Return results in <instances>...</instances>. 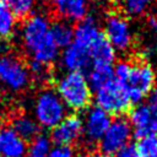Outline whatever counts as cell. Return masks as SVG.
Listing matches in <instances>:
<instances>
[{"label":"cell","instance_id":"obj_1","mask_svg":"<svg viewBox=\"0 0 157 157\" xmlns=\"http://www.w3.org/2000/svg\"><path fill=\"white\" fill-rule=\"evenodd\" d=\"M58 92L63 101L72 109L81 110L88 108L91 104L90 85L81 71H71L59 83Z\"/></svg>","mask_w":157,"mask_h":157},{"label":"cell","instance_id":"obj_2","mask_svg":"<svg viewBox=\"0 0 157 157\" xmlns=\"http://www.w3.org/2000/svg\"><path fill=\"white\" fill-rule=\"evenodd\" d=\"M97 107L115 118L130 113L132 104L129 99L125 85L115 78L107 82L97 91Z\"/></svg>","mask_w":157,"mask_h":157},{"label":"cell","instance_id":"obj_3","mask_svg":"<svg viewBox=\"0 0 157 157\" xmlns=\"http://www.w3.org/2000/svg\"><path fill=\"white\" fill-rule=\"evenodd\" d=\"M155 83L156 74L147 61L137 60L136 63L131 64L130 75L125 82L131 104H139L148 93L153 91Z\"/></svg>","mask_w":157,"mask_h":157},{"label":"cell","instance_id":"obj_4","mask_svg":"<svg viewBox=\"0 0 157 157\" xmlns=\"http://www.w3.org/2000/svg\"><path fill=\"white\" fill-rule=\"evenodd\" d=\"M132 135L130 121L124 117H117L110 121L109 128L99 141V148L104 155L117 153L120 148L129 144V140Z\"/></svg>","mask_w":157,"mask_h":157},{"label":"cell","instance_id":"obj_5","mask_svg":"<svg viewBox=\"0 0 157 157\" xmlns=\"http://www.w3.org/2000/svg\"><path fill=\"white\" fill-rule=\"evenodd\" d=\"M130 125H132V135L136 140L157 134V104L151 102L140 104L130 110Z\"/></svg>","mask_w":157,"mask_h":157},{"label":"cell","instance_id":"obj_6","mask_svg":"<svg viewBox=\"0 0 157 157\" xmlns=\"http://www.w3.org/2000/svg\"><path fill=\"white\" fill-rule=\"evenodd\" d=\"M36 114L43 126L54 128L64 118V107L53 92H44L38 98Z\"/></svg>","mask_w":157,"mask_h":157},{"label":"cell","instance_id":"obj_7","mask_svg":"<svg viewBox=\"0 0 157 157\" xmlns=\"http://www.w3.org/2000/svg\"><path fill=\"white\" fill-rule=\"evenodd\" d=\"M104 33L113 48H117L121 52L128 50L130 48L132 42L131 32L128 21L123 16L118 13L109 15L107 18Z\"/></svg>","mask_w":157,"mask_h":157},{"label":"cell","instance_id":"obj_8","mask_svg":"<svg viewBox=\"0 0 157 157\" xmlns=\"http://www.w3.org/2000/svg\"><path fill=\"white\" fill-rule=\"evenodd\" d=\"M81 132H82L81 119L76 114H71L53 128L50 132V139L59 147H69L76 142Z\"/></svg>","mask_w":157,"mask_h":157},{"label":"cell","instance_id":"obj_9","mask_svg":"<svg viewBox=\"0 0 157 157\" xmlns=\"http://www.w3.org/2000/svg\"><path fill=\"white\" fill-rule=\"evenodd\" d=\"M0 80L11 88L20 90L27 85L28 75L18 59L4 56L0 59Z\"/></svg>","mask_w":157,"mask_h":157},{"label":"cell","instance_id":"obj_10","mask_svg":"<svg viewBox=\"0 0 157 157\" xmlns=\"http://www.w3.org/2000/svg\"><path fill=\"white\" fill-rule=\"evenodd\" d=\"M109 125H110V115H108L99 107H93L87 115L85 134L90 141L98 142L105 134Z\"/></svg>","mask_w":157,"mask_h":157},{"label":"cell","instance_id":"obj_11","mask_svg":"<svg viewBox=\"0 0 157 157\" xmlns=\"http://www.w3.org/2000/svg\"><path fill=\"white\" fill-rule=\"evenodd\" d=\"M48 32V22L43 17L33 16L28 18L23 29V42L26 48L33 53Z\"/></svg>","mask_w":157,"mask_h":157},{"label":"cell","instance_id":"obj_12","mask_svg":"<svg viewBox=\"0 0 157 157\" xmlns=\"http://www.w3.org/2000/svg\"><path fill=\"white\" fill-rule=\"evenodd\" d=\"M92 63H98V64H108L112 65L115 59V50L110 42L108 40L107 36L104 32L98 33V37L96 40L92 43V45L88 49Z\"/></svg>","mask_w":157,"mask_h":157},{"label":"cell","instance_id":"obj_13","mask_svg":"<svg viewBox=\"0 0 157 157\" xmlns=\"http://www.w3.org/2000/svg\"><path fill=\"white\" fill-rule=\"evenodd\" d=\"M98 28L96 25V20L93 16H86L82 18L78 25L76 26V29L74 32V43L77 45L90 49L92 43L98 37Z\"/></svg>","mask_w":157,"mask_h":157},{"label":"cell","instance_id":"obj_14","mask_svg":"<svg viewBox=\"0 0 157 157\" xmlns=\"http://www.w3.org/2000/svg\"><path fill=\"white\" fill-rule=\"evenodd\" d=\"M64 63L70 70L82 72L83 69H87L91 65L92 60L88 49L77 45L76 43H71L64 53Z\"/></svg>","mask_w":157,"mask_h":157},{"label":"cell","instance_id":"obj_15","mask_svg":"<svg viewBox=\"0 0 157 157\" xmlns=\"http://www.w3.org/2000/svg\"><path fill=\"white\" fill-rule=\"evenodd\" d=\"M55 12L69 20L81 21L86 15V0H50Z\"/></svg>","mask_w":157,"mask_h":157},{"label":"cell","instance_id":"obj_16","mask_svg":"<svg viewBox=\"0 0 157 157\" xmlns=\"http://www.w3.org/2000/svg\"><path fill=\"white\" fill-rule=\"evenodd\" d=\"M25 147V141L11 129H5L0 132V153L4 157H22Z\"/></svg>","mask_w":157,"mask_h":157},{"label":"cell","instance_id":"obj_17","mask_svg":"<svg viewBox=\"0 0 157 157\" xmlns=\"http://www.w3.org/2000/svg\"><path fill=\"white\" fill-rule=\"evenodd\" d=\"M11 130L23 141L32 142L37 136H39V125L26 115H15L11 120Z\"/></svg>","mask_w":157,"mask_h":157},{"label":"cell","instance_id":"obj_18","mask_svg":"<svg viewBox=\"0 0 157 157\" xmlns=\"http://www.w3.org/2000/svg\"><path fill=\"white\" fill-rule=\"evenodd\" d=\"M113 78H114L113 66L108 64H98V63L93 64L88 76L91 88H93L94 91H98L101 87H103L107 82H109Z\"/></svg>","mask_w":157,"mask_h":157},{"label":"cell","instance_id":"obj_19","mask_svg":"<svg viewBox=\"0 0 157 157\" xmlns=\"http://www.w3.org/2000/svg\"><path fill=\"white\" fill-rule=\"evenodd\" d=\"M56 54H58V45L55 44L49 31L47 36L43 38V40L39 43V45L36 48V50L33 52V56H34L33 60L43 64H49L52 60L55 59Z\"/></svg>","mask_w":157,"mask_h":157},{"label":"cell","instance_id":"obj_20","mask_svg":"<svg viewBox=\"0 0 157 157\" xmlns=\"http://www.w3.org/2000/svg\"><path fill=\"white\" fill-rule=\"evenodd\" d=\"M50 34L58 47H69L74 39L72 27L63 20H58L52 25Z\"/></svg>","mask_w":157,"mask_h":157},{"label":"cell","instance_id":"obj_21","mask_svg":"<svg viewBox=\"0 0 157 157\" xmlns=\"http://www.w3.org/2000/svg\"><path fill=\"white\" fill-rule=\"evenodd\" d=\"M4 5L11 11L15 20H27L29 16L34 0H1Z\"/></svg>","mask_w":157,"mask_h":157},{"label":"cell","instance_id":"obj_22","mask_svg":"<svg viewBox=\"0 0 157 157\" xmlns=\"http://www.w3.org/2000/svg\"><path fill=\"white\" fill-rule=\"evenodd\" d=\"M135 146L140 157H157V134L139 139Z\"/></svg>","mask_w":157,"mask_h":157},{"label":"cell","instance_id":"obj_23","mask_svg":"<svg viewBox=\"0 0 157 157\" xmlns=\"http://www.w3.org/2000/svg\"><path fill=\"white\" fill-rule=\"evenodd\" d=\"M152 1L153 0H123L120 6L123 7L126 15L136 17L144 15L146 10L150 7Z\"/></svg>","mask_w":157,"mask_h":157},{"label":"cell","instance_id":"obj_24","mask_svg":"<svg viewBox=\"0 0 157 157\" xmlns=\"http://www.w3.org/2000/svg\"><path fill=\"white\" fill-rule=\"evenodd\" d=\"M15 18L11 11L5 6L0 10V39H9L13 31Z\"/></svg>","mask_w":157,"mask_h":157},{"label":"cell","instance_id":"obj_25","mask_svg":"<svg viewBox=\"0 0 157 157\" xmlns=\"http://www.w3.org/2000/svg\"><path fill=\"white\" fill-rule=\"evenodd\" d=\"M29 157H48L49 140L45 136H37L29 146Z\"/></svg>","mask_w":157,"mask_h":157},{"label":"cell","instance_id":"obj_26","mask_svg":"<svg viewBox=\"0 0 157 157\" xmlns=\"http://www.w3.org/2000/svg\"><path fill=\"white\" fill-rule=\"evenodd\" d=\"M131 70V64L128 61H119L114 69V78L125 85Z\"/></svg>","mask_w":157,"mask_h":157},{"label":"cell","instance_id":"obj_27","mask_svg":"<svg viewBox=\"0 0 157 157\" xmlns=\"http://www.w3.org/2000/svg\"><path fill=\"white\" fill-rule=\"evenodd\" d=\"M115 157H140V156L137 153L135 144H130L129 142L128 145H125L123 148H120L115 153Z\"/></svg>","mask_w":157,"mask_h":157},{"label":"cell","instance_id":"obj_28","mask_svg":"<svg viewBox=\"0 0 157 157\" xmlns=\"http://www.w3.org/2000/svg\"><path fill=\"white\" fill-rule=\"evenodd\" d=\"M48 157H72V152L70 147H56L48 155Z\"/></svg>","mask_w":157,"mask_h":157},{"label":"cell","instance_id":"obj_29","mask_svg":"<svg viewBox=\"0 0 157 157\" xmlns=\"http://www.w3.org/2000/svg\"><path fill=\"white\" fill-rule=\"evenodd\" d=\"M150 102L153 103V104H157V88H155L151 93V98H150Z\"/></svg>","mask_w":157,"mask_h":157},{"label":"cell","instance_id":"obj_30","mask_svg":"<svg viewBox=\"0 0 157 157\" xmlns=\"http://www.w3.org/2000/svg\"><path fill=\"white\" fill-rule=\"evenodd\" d=\"M150 25H151V27L157 32V18H156V17H150Z\"/></svg>","mask_w":157,"mask_h":157},{"label":"cell","instance_id":"obj_31","mask_svg":"<svg viewBox=\"0 0 157 157\" xmlns=\"http://www.w3.org/2000/svg\"><path fill=\"white\" fill-rule=\"evenodd\" d=\"M90 157H110L109 155H104V153H93Z\"/></svg>","mask_w":157,"mask_h":157},{"label":"cell","instance_id":"obj_32","mask_svg":"<svg viewBox=\"0 0 157 157\" xmlns=\"http://www.w3.org/2000/svg\"><path fill=\"white\" fill-rule=\"evenodd\" d=\"M115 6H120L121 5V2H123V0H110Z\"/></svg>","mask_w":157,"mask_h":157},{"label":"cell","instance_id":"obj_33","mask_svg":"<svg viewBox=\"0 0 157 157\" xmlns=\"http://www.w3.org/2000/svg\"><path fill=\"white\" fill-rule=\"evenodd\" d=\"M2 7H5V5H4V2H2V1L0 0V10H1Z\"/></svg>","mask_w":157,"mask_h":157},{"label":"cell","instance_id":"obj_34","mask_svg":"<svg viewBox=\"0 0 157 157\" xmlns=\"http://www.w3.org/2000/svg\"><path fill=\"white\" fill-rule=\"evenodd\" d=\"M80 157H86V156H80Z\"/></svg>","mask_w":157,"mask_h":157},{"label":"cell","instance_id":"obj_35","mask_svg":"<svg viewBox=\"0 0 157 157\" xmlns=\"http://www.w3.org/2000/svg\"><path fill=\"white\" fill-rule=\"evenodd\" d=\"M156 83H157V78H156Z\"/></svg>","mask_w":157,"mask_h":157},{"label":"cell","instance_id":"obj_36","mask_svg":"<svg viewBox=\"0 0 157 157\" xmlns=\"http://www.w3.org/2000/svg\"><path fill=\"white\" fill-rule=\"evenodd\" d=\"M156 2H157V0H156Z\"/></svg>","mask_w":157,"mask_h":157}]
</instances>
